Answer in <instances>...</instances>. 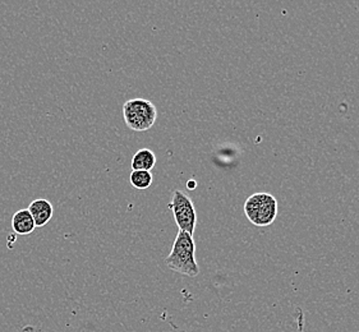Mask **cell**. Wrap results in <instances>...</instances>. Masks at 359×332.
<instances>
[{"instance_id": "6da1fadb", "label": "cell", "mask_w": 359, "mask_h": 332, "mask_svg": "<svg viewBox=\"0 0 359 332\" xmlns=\"http://www.w3.org/2000/svg\"><path fill=\"white\" fill-rule=\"evenodd\" d=\"M168 268L186 275L189 277H196L200 274V266L196 261V244H194V235L180 231L177 238L174 240L172 251L166 257Z\"/></svg>"}, {"instance_id": "7a4b0ae2", "label": "cell", "mask_w": 359, "mask_h": 332, "mask_svg": "<svg viewBox=\"0 0 359 332\" xmlns=\"http://www.w3.org/2000/svg\"><path fill=\"white\" fill-rule=\"evenodd\" d=\"M126 125L135 132H146L152 128L158 118V109L149 100L132 99L123 105Z\"/></svg>"}, {"instance_id": "3957f363", "label": "cell", "mask_w": 359, "mask_h": 332, "mask_svg": "<svg viewBox=\"0 0 359 332\" xmlns=\"http://www.w3.org/2000/svg\"><path fill=\"white\" fill-rule=\"evenodd\" d=\"M245 214L252 224L269 226L278 216V201L270 193H255L245 201Z\"/></svg>"}, {"instance_id": "277c9868", "label": "cell", "mask_w": 359, "mask_h": 332, "mask_svg": "<svg viewBox=\"0 0 359 332\" xmlns=\"http://www.w3.org/2000/svg\"><path fill=\"white\" fill-rule=\"evenodd\" d=\"M168 207L172 209L174 220L180 228V231L194 235L197 225V212L192 200L184 192L175 191L172 195V202L169 203Z\"/></svg>"}, {"instance_id": "5b68a950", "label": "cell", "mask_w": 359, "mask_h": 332, "mask_svg": "<svg viewBox=\"0 0 359 332\" xmlns=\"http://www.w3.org/2000/svg\"><path fill=\"white\" fill-rule=\"evenodd\" d=\"M29 214L35 221L36 228H43L50 221L51 217L54 215V209L48 200H35L29 206Z\"/></svg>"}, {"instance_id": "8992f818", "label": "cell", "mask_w": 359, "mask_h": 332, "mask_svg": "<svg viewBox=\"0 0 359 332\" xmlns=\"http://www.w3.org/2000/svg\"><path fill=\"white\" fill-rule=\"evenodd\" d=\"M12 228L17 235H29L35 230L36 225L27 209L17 211L12 219Z\"/></svg>"}, {"instance_id": "52a82bcc", "label": "cell", "mask_w": 359, "mask_h": 332, "mask_svg": "<svg viewBox=\"0 0 359 332\" xmlns=\"http://www.w3.org/2000/svg\"><path fill=\"white\" fill-rule=\"evenodd\" d=\"M156 165V156L149 148H142L137 151L132 159V172L142 170V172H151Z\"/></svg>"}, {"instance_id": "ba28073f", "label": "cell", "mask_w": 359, "mask_h": 332, "mask_svg": "<svg viewBox=\"0 0 359 332\" xmlns=\"http://www.w3.org/2000/svg\"><path fill=\"white\" fill-rule=\"evenodd\" d=\"M130 184L136 189L144 191L150 188L152 184L151 172H142V170H135L130 175Z\"/></svg>"}]
</instances>
